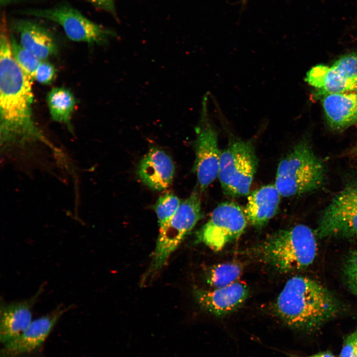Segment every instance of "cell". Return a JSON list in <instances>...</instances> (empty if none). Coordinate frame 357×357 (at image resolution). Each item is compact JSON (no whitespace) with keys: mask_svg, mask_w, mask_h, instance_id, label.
Wrapping results in <instances>:
<instances>
[{"mask_svg":"<svg viewBox=\"0 0 357 357\" xmlns=\"http://www.w3.org/2000/svg\"><path fill=\"white\" fill-rule=\"evenodd\" d=\"M31 81L13 58L3 15L0 28V135L4 147L46 140L33 118Z\"/></svg>","mask_w":357,"mask_h":357,"instance_id":"cell-1","label":"cell"},{"mask_svg":"<svg viewBox=\"0 0 357 357\" xmlns=\"http://www.w3.org/2000/svg\"><path fill=\"white\" fill-rule=\"evenodd\" d=\"M274 310L286 325L311 335L341 315L343 308L338 299L320 283L306 276H296L286 283L276 300Z\"/></svg>","mask_w":357,"mask_h":357,"instance_id":"cell-2","label":"cell"},{"mask_svg":"<svg viewBox=\"0 0 357 357\" xmlns=\"http://www.w3.org/2000/svg\"><path fill=\"white\" fill-rule=\"evenodd\" d=\"M316 237L308 226L297 225L271 235L256 250L263 262L278 271H298L313 262L317 250Z\"/></svg>","mask_w":357,"mask_h":357,"instance_id":"cell-3","label":"cell"},{"mask_svg":"<svg viewBox=\"0 0 357 357\" xmlns=\"http://www.w3.org/2000/svg\"><path fill=\"white\" fill-rule=\"evenodd\" d=\"M325 179L324 163L308 143L301 141L279 162L274 184L281 196L291 197L318 189Z\"/></svg>","mask_w":357,"mask_h":357,"instance_id":"cell-4","label":"cell"},{"mask_svg":"<svg viewBox=\"0 0 357 357\" xmlns=\"http://www.w3.org/2000/svg\"><path fill=\"white\" fill-rule=\"evenodd\" d=\"M257 167L253 144L233 138L221 153L218 177L224 193L233 197L248 195Z\"/></svg>","mask_w":357,"mask_h":357,"instance_id":"cell-5","label":"cell"},{"mask_svg":"<svg viewBox=\"0 0 357 357\" xmlns=\"http://www.w3.org/2000/svg\"><path fill=\"white\" fill-rule=\"evenodd\" d=\"M201 216L200 198L198 192L194 191L181 202L175 214L160 227L156 247L144 278L153 276L163 267Z\"/></svg>","mask_w":357,"mask_h":357,"instance_id":"cell-6","label":"cell"},{"mask_svg":"<svg viewBox=\"0 0 357 357\" xmlns=\"http://www.w3.org/2000/svg\"><path fill=\"white\" fill-rule=\"evenodd\" d=\"M24 14L44 18L59 24L66 36L75 42L89 44H104L115 35L112 30L84 16L77 9L67 5L45 9L25 10Z\"/></svg>","mask_w":357,"mask_h":357,"instance_id":"cell-7","label":"cell"},{"mask_svg":"<svg viewBox=\"0 0 357 357\" xmlns=\"http://www.w3.org/2000/svg\"><path fill=\"white\" fill-rule=\"evenodd\" d=\"M207 105L206 95L203 98L200 119L195 128L193 171L201 190L206 189L218 177L221 153L218 147V133L209 116Z\"/></svg>","mask_w":357,"mask_h":357,"instance_id":"cell-8","label":"cell"},{"mask_svg":"<svg viewBox=\"0 0 357 357\" xmlns=\"http://www.w3.org/2000/svg\"><path fill=\"white\" fill-rule=\"evenodd\" d=\"M247 221L244 210L238 204L221 203L198 232V238L212 250L219 251L240 237Z\"/></svg>","mask_w":357,"mask_h":357,"instance_id":"cell-9","label":"cell"},{"mask_svg":"<svg viewBox=\"0 0 357 357\" xmlns=\"http://www.w3.org/2000/svg\"><path fill=\"white\" fill-rule=\"evenodd\" d=\"M305 81L321 95L357 91V53L342 56L330 66L312 67Z\"/></svg>","mask_w":357,"mask_h":357,"instance_id":"cell-10","label":"cell"},{"mask_svg":"<svg viewBox=\"0 0 357 357\" xmlns=\"http://www.w3.org/2000/svg\"><path fill=\"white\" fill-rule=\"evenodd\" d=\"M67 309L60 305L51 312L32 320L22 333L4 344L1 354L4 357H13L39 348Z\"/></svg>","mask_w":357,"mask_h":357,"instance_id":"cell-11","label":"cell"},{"mask_svg":"<svg viewBox=\"0 0 357 357\" xmlns=\"http://www.w3.org/2000/svg\"><path fill=\"white\" fill-rule=\"evenodd\" d=\"M41 285L30 298L8 303L1 302L0 340L5 344L22 333L32 321V308L44 290Z\"/></svg>","mask_w":357,"mask_h":357,"instance_id":"cell-12","label":"cell"},{"mask_svg":"<svg viewBox=\"0 0 357 357\" xmlns=\"http://www.w3.org/2000/svg\"><path fill=\"white\" fill-rule=\"evenodd\" d=\"M195 295L202 308L215 315L223 316L232 312L244 302L248 289L245 284L236 281L213 290H197Z\"/></svg>","mask_w":357,"mask_h":357,"instance_id":"cell-13","label":"cell"},{"mask_svg":"<svg viewBox=\"0 0 357 357\" xmlns=\"http://www.w3.org/2000/svg\"><path fill=\"white\" fill-rule=\"evenodd\" d=\"M175 166L170 156L164 151L151 148L139 162L137 174L141 181L150 188L161 191L172 183Z\"/></svg>","mask_w":357,"mask_h":357,"instance_id":"cell-14","label":"cell"},{"mask_svg":"<svg viewBox=\"0 0 357 357\" xmlns=\"http://www.w3.org/2000/svg\"><path fill=\"white\" fill-rule=\"evenodd\" d=\"M315 232L321 238L357 236V210L331 201L322 213Z\"/></svg>","mask_w":357,"mask_h":357,"instance_id":"cell-15","label":"cell"},{"mask_svg":"<svg viewBox=\"0 0 357 357\" xmlns=\"http://www.w3.org/2000/svg\"><path fill=\"white\" fill-rule=\"evenodd\" d=\"M321 102L332 130L343 131L357 124V91L324 94Z\"/></svg>","mask_w":357,"mask_h":357,"instance_id":"cell-16","label":"cell"},{"mask_svg":"<svg viewBox=\"0 0 357 357\" xmlns=\"http://www.w3.org/2000/svg\"><path fill=\"white\" fill-rule=\"evenodd\" d=\"M280 194L275 184L263 186L251 193L244 210L247 221L254 227L261 228L277 213Z\"/></svg>","mask_w":357,"mask_h":357,"instance_id":"cell-17","label":"cell"},{"mask_svg":"<svg viewBox=\"0 0 357 357\" xmlns=\"http://www.w3.org/2000/svg\"><path fill=\"white\" fill-rule=\"evenodd\" d=\"M14 28L20 38V44L41 60H46L58 52L56 41L45 28L27 20L16 22Z\"/></svg>","mask_w":357,"mask_h":357,"instance_id":"cell-18","label":"cell"},{"mask_svg":"<svg viewBox=\"0 0 357 357\" xmlns=\"http://www.w3.org/2000/svg\"><path fill=\"white\" fill-rule=\"evenodd\" d=\"M47 101L52 119L71 129L70 119L76 104L72 92L64 87L53 88L47 95Z\"/></svg>","mask_w":357,"mask_h":357,"instance_id":"cell-19","label":"cell"},{"mask_svg":"<svg viewBox=\"0 0 357 357\" xmlns=\"http://www.w3.org/2000/svg\"><path fill=\"white\" fill-rule=\"evenodd\" d=\"M241 267L235 263H225L213 267L207 276V282L212 287L221 288L236 281L240 276Z\"/></svg>","mask_w":357,"mask_h":357,"instance_id":"cell-20","label":"cell"},{"mask_svg":"<svg viewBox=\"0 0 357 357\" xmlns=\"http://www.w3.org/2000/svg\"><path fill=\"white\" fill-rule=\"evenodd\" d=\"M10 36L11 52L15 60L31 80L35 79L36 69L41 60Z\"/></svg>","mask_w":357,"mask_h":357,"instance_id":"cell-21","label":"cell"},{"mask_svg":"<svg viewBox=\"0 0 357 357\" xmlns=\"http://www.w3.org/2000/svg\"><path fill=\"white\" fill-rule=\"evenodd\" d=\"M181 202L174 194L168 192L161 195L154 206L160 227L175 214Z\"/></svg>","mask_w":357,"mask_h":357,"instance_id":"cell-22","label":"cell"},{"mask_svg":"<svg viewBox=\"0 0 357 357\" xmlns=\"http://www.w3.org/2000/svg\"><path fill=\"white\" fill-rule=\"evenodd\" d=\"M343 275L347 286L357 297V250L348 255L343 266Z\"/></svg>","mask_w":357,"mask_h":357,"instance_id":"cell-23","label":"cell"},{"mask_svg":"<svg viewBox=\"0 0 357 357\" xmlns=\"http://www.w3.org/2000/svg\"><path fill=\"white\" fill-rule=\"evenodd\" d=\"M334 202L357 210V187H349L337 194L332 200Z\"/></svg>","mask_w":357,"mask_h":357,"instance_id":"cell-24","label":"cell"},{"mask_svg":"<svg viewBox=\"0 0 357 357\" xmlns=\"http://www.w3.org/2000/svg\"><path fill=\"white\" fill-rule=\"evenodd\" d=\"M56 77V69L54 65L45 60H41L35 73V79L39 83L48 85Z\"/></svg>","mask_w":357,"mask_h":357,"instance_id":"cell-25","label":"cell"},{"mask_svg":"<svg viewBox=\"0 0 357 357\" xmlns=\"http://www.w3.org/2000/svg\"><path fill=\"white\" fill-rule=\"evenodd\" d=\"M339 357H357V327L344 338Z\"/></svg>","mask_w":357,"mask_h":357,"instance_id":"cell-26","label":"cell"},{"mask_svg":"<svg viewBox=\"0 0 357 357\" xmlns=\"http://www.w3.org/2000/svg\"><path fill=\"white\" fill-rule=\"evenodd\" d=\"M96 7L109 12L115 17L116 14L114 0H88Z\"/></svg>","mask_w":357,"mask_h":357,"instance_id":"cell-27","label":"cell"},{"mask_svg":"<svg viewBox=\"0 0 357 357\" xmlns=\"http://www.w3.org/2000/svg\"><path fill=\"white\" fill-rule=\"evenodd\" d=\"M301 357H336V356L331 351L327 350L321 351L309 356Z\"/></svg>","mask_w":357,"mask_h":357,"instance_id":"cell-28","label":"cell"},{"mask_svg":"<svg viewBox=\"0 0 357 357\" xmlns=\"http://www.w3.org/2000/svg\"><path fill=\"white\" fill-rule=\"evenodd\" d=\"M356 151L357 152V145L356 146Z\"/></svg>","mask_w":357,"mask_h":357,"instance_id":"cell-29","label":"cell"}]
</instances>
